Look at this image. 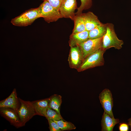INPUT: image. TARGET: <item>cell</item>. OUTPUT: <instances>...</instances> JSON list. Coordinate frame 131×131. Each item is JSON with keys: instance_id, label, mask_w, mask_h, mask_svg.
Returning <instances> with one entry per match:
<instances>
[{"instance_id": "cell-1", "label": "cell", "mask_w": 131, "mask_h": 131, "mask_svg": "<svg viewBox=\"0 0 131 131\" xmlns=\"http://www.w3.org/2000/svg\"><path fill=\"white\" fill-rule=\"evenodd\" d=\"M106 31L103 37L102 48L105 51L112 47L119 50L122 48L123 42L117 37L115 31L114 26L107 23Z\"/></svg>"}, {"instance_id": "cell-2", "label": "cell", "mask_w": 131, "mask_h": 131, "mask_svg": "<svg viewBox=\"0 0 131 131\" xmlns=\"http://www.w3.org/2000/svg\"><path fill=\"white\" fill-rule=\"evenodd\" d=\"M40 17H41L38 8H31L12 19L11 22L15 26H26L31 25L36 20Z\"/></svg>"}, {"instance_id": "cell-3", "label": "cell", "mask_w": 131, "mask_h": 131, "mask_svg": "<svg viewBox=\"0 0 131 131\" xmlns=\"http://www.w3.org/2000/svg\"><path fill=\"white\" fill-rule=\"evenodd\" d=\"M105 52L102 48L87 57L84 59L79 67L78 71H82L88 69L103 66L104 64L103 54Z\"/></svg>"}, {"instance_id": "cell-4", "label": "cell", "mask_w": 131, "mask_h": 131, "mask_svg": "<svg viewBox=\"0 0 131 131\" xmlns=\"http://www.w3.org/2000/svg\"><path fill=\"white\" fill-rule=\"evenodd\" d=\"M38 8L41 17L48 23L56 22L63 18L59 10L53 7L46 0H43Z\"/></svg>"}, {"instance_id": "cell-5", "label": "cell", "mask_w": 131, "mask_h": 131, "mask_svg": "<svg viewBox=\"0 0 131 131\" xmlns=\"http://www.w3.org/2000/svg\"><path fill=\"white\" fill-rule=\"evenodd\" d=\"M19 99L20 106L17 113L23 126H24L27 122L36 115L31 102L24 100L20 98Z\"/></svg>"}, {"instance_id": "cell-6", "label": "cell", "mask_w": 131, "mask_h": 131, "mask_svg": "<svg viewBox=\"0 0 131 131\" xmlns=\"http://www.w3.org/2000/svg\"><path fill=\"white\" fill-rule=\"evenodd\" d=\"M102 38L103 37L96 39H88L77 45L82 52L84 59L102 47Z\"/></svg>"}, {"instance_id": "cell-7", "label": "cell", "mask_w": 131, "mask_h": 131, "mask_svg": "<svg viewBox=\"0 0 131 131\" xmlns=\"http://www.w3.org/2000/svg\"><path fill=\"white\" fill-rule=\"evenodd\" d=\"M99 98L104 112L114 117L112 110L113 99L111 91L108 89H105L99 94Z\"/></svg>"}, {"instance_id": "cell-8", "label": "cell", "mask_w": 131, "mask_h": 131, "mask_svg": "<svg viewBox=\"0 0 131 131\" xmlns=\"http://www.w3.org/2000/svg\"><path fill=\"white\" fill-rule=\"evenodd\" d=\"M77 8L76 0H63L59 8L62 17L73 20L75 16L74 11Z\"/></svg>"}, {"instance_id": "cell-9", "label": "cell", "mask_w": 131, "mask_h": 131, "mask_svg": "<svg viewBox=\"0 0 131 131\" xmlns=\"http://www.w3.org/2000/svg\"><path fill=\"white\" fill-rule=\"evenodd\" d=\"M0 113L11 124L16 128L23 126L17 113L14 110L9 108H0Z\"/></svg>"}, {"instance_id": "cell-10", "label": "cell", "mask_w": 131, "mask_h": 131, "mask_svg": "<svg viewBox=\"0 0 131 131\" xmlns=\"http://www.w3.org/2000/svg\"><path fill=\"white\" fill-rule=\"evenodd\" d=\"M71 47L69 59L70 65L73 68L79 67L84 60L82 52L78 45Z\"/></svg>"}, {"instance_id": "cell-11", "label": "cell", "mask_w": 131, "mask_h": 131, "mask_svg": "<svg viewBox=\"0 0 131 131\" xmlns=\"http://www.w3.org/2000/svg\"><path fill=\"white\" fill-rule=\"evenodd\" d=\"M18 100L17 96L16 89H14L8 97L0 101V108H11L14 110L17 113L19 107Z\"/></svg>"}, {"instance_id": "cell-12", "label": "cell", "mask_w": 131, "mask_h": 131, "mask_svg": "<svg viewBox=\"0 0 131 131\" xmlns=\"http://www.w3.org/2000/svg\"><path fill=\"white\" fill-rule=\"evenodd\" d=\"M81 14L83 19L86 30L90 31L102 23L92 12L89 11Z\"/></svg>"}, {"instance_id": "cell-13", "label": "cell", "mask_w": 131, "mask_h": 131, "mask_svg": "<svg viewBox=\"0 0 131 131\" xmlns=\"http://www.w3.org/2000/svg\"><path fill=\"white\" fill-rule=\"evenodd\" d=\"M119 120L118 119L112 117L104 112L101 120V131H113L115 125L119 123Z\"/></svg>"}, {"instance_id": "cell-14", "label": "cell", "mask_w": 131, "mask_h": 131, "mask_svg": "<svg viewBox=\"0 0 131 131\" xmlns=\"http://www.w3.org/2000/svg\"><path fill=\"white\" fill-rule=\"evenodd\" d=\"M49 98L32 101L36 115L45 117L49 107Z\"/></svg>"}, {"instance_id": "cell-15", "label": "cell", "mask_w": 131, "mask_h": 131, "mask_svg": "<svg viewBox=\"0 0 131 131\" xmlns=\"http://www.w3.org/2000/svg\"><path fill=\"white\" fill-rule=\"evenodd\" d=\"M89 31H84L72 33L70 38L69 44L71 47L77 45L88 39Z\"/></svg>"}, {"instance_id": "cell-16", "label": "cell", "mask_w": 131, "mask_h": 131, "mask_svg": "<svg viewBox=\"0 0 131 131\" xmlns=\"http://www.w3.org/2000/svg\"><path fill=\"white\" fill-rule=\"evenodd\" d=\"M107 23H102L89 31L88 39H96L103 37L106 31Z\"/></svg>"}, {"instance_id": "cell-17", "label": "cell", "mask_w": 131, "mask_h": 131, "mask_svg": "<svg viewBox=\"0 0 131 131\" xmlns=\"http://www.w3.org/2000/svg\"><path fill=\"white\" fill-rule=\"evenodd\" d=\"M49 98V107L56 111L61 115L60 109L62 103V97L57 94H54L50 96Z\"/></svg>"}, {"instance_id": "cell-18", "label": "cell", "mask_w": 131, "mask_h": 131, "mask_svg": "<svg viewBox=\"0 0 131 131\" xmlns=\"http://www.w3.org/2000/svg\"><path fill=\"white\" fill-rule=\"evenodd\" d=\"M73 21L74 25L72 33L81 32L86 30L84 21L81 14L75 15Z\"/></svg>"}, {"instance_id": "cell-19", "label": "cell", "mask_w": 131, "mask_h": 131, "mask_svg": "<svg viewBox=\"0 0 131 131\" xmlns=\"http://www.w3.org/2000/svg\"><path fill=\"white\" fill-rule=\"evenodd\" d=\"M54 121L56 123L61 131L71 130L76 128V127L72 123L66 121L64 119L58 121Z\"/></svg>"}, {"instance_id": "cell-20", "label": "cell", "mask_w": 131, "mask_h": 131, "mask_svg": "<svg viewBox=\"0 0 131 131\" xmlns=\"http://www.w3.org/2000/svg\"><path fill=\"white\" fill-rule=\"evenodd\" d=\"M45 117L47 119H50L56 121L63 119L61 115L49 106L47 110Z\"/></svg>"}, {"instance_id": "cell-21", "label": "cell", "mask_w": 131, "mask_h": 131, "mask_svg": "<svg viewBox=\"0 0 131 131\" xmlns=\"http://www.w3.org/2000/svg\"><path fill=\"white\" fill-rule=\"evenodd\" d=\"M81 4L80 6L77 8V11L75 13V15L81 14L84 10L88 9L90 8L92 5V0H80Z\"/></svg>"}, {"instance_id": "cell-22", "label": "cell", "mask_w": 131, "mask_h": 131, "mask_svg": "<svg viewBox=\"0 0 131 131\" xmlns=\"http://www.w3.org/2000/svg\"><path fill=\"white\" fill-rule=\"evenodd\" d=\"M50 131H61L57 123L54 120L50 119H47Z\"/></svg>"}, {"instance_id": "cell-23", "label": "cell", "mask_w": 131, "mask_h": 131, "mask_svg": "<svg viewBox=\"0 0 131 131\" xmlns=\"http://www.w3.org/2000/svg\"><path fill=\"white\" fill-rule=\"evenodd\" d=\"M47 1L53 7L59 10V8L63 0H42Z\"/></svg>"}, {"instance_id": "cell-24", "label": "cell", "mask_w": 131, "mask_h": 131, "mask_svg": "<svg viewBox=\"0 0 131 131\" xmlns=\"http://www.w3.org/2000/svg\"><path fill=\"white\" fill-rule=\"evenodd\" d=\"M129 125L126 123H120L119 126V129L120 131H128L129 130Z\"/></svg>"}, {"instance_id": "cell-25", "label": "cell", "mask_w": 131, "mask_h": 131, "mask_svg": "<svg viewBox=\"0 0 131 131\" xmlns=\"http://www.w3.org/2000/svg\"><path fill=\"white\" fill-rule=\"evenodd\" d=\"M128 124L130 126V131H131V118H130L128 119Z\"/></svg>"}, {"instance_id": "cell-26", "label": "cell", "mask_w": 131, "mask_h": 131, "mask_svg": "<svg viewBox=\"0 0 131 131\" xmlns=\"http://www.w3.org/2000/svg\"></svg>"}]
</instances>
